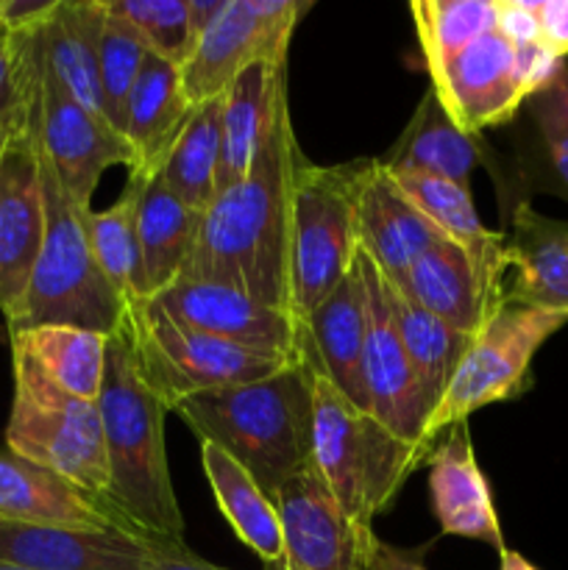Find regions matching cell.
I'll list each match as a JSON object with an SVG mask.
<instances>
[{"label":"cell","mask_w":568,"mask_h":570,"mask_svg":"<svg viewBox=\"0 0 568 570\" xmlns=\"http://www.w3.org/2000/svg\"><path fill=\"white\" fill-rule=\"evenodd\" d=\"M284 560L298 570H368L379 538L340 507L321 471L306 465L273 499Z\"/></svg>","instance_id":"14"},{"label":"cell","mask_w":568,"mask_h":570,"mask_svg":"<svg viewBox=\"0 0 568 570\" xmlns=\"http://www.w3.org/2000/svg\"><path fill=\"white\" fill-rule=\"evenodd\" d=\"M42 26L20 33L28 53V117L61 187L87 209L106 167L126 165L128 173L137 170V150L104 115L72 98L53 76L45 59Z\"/></svg>","instance_id":"9"},{"label":"cell","mask_w":568,"mask_h":570,"mask_svg":"<svg viewBox=\"0 0 568 570\" xmlns=\"http://www.w3.org/2000/svg\"><path fill=\"white\" fill-rule=\"evenodd\" d=\"M566 323L568 315L507 301L473 337L460 371L429 417L427 438L434 443L445 429L466 423L477 410L527 393L532 384L535 354Z\"/></svg>","instance_id":"11"},{"label":"cell","mask_w":568,"mask_h":570,"mask_svg":"<svg viewBox=\"0 0 568 570\" xmlns=\"http://www.w3.org/2000/svg\"><path fill=\"white\" fill-rule=\"evenodd\" d=\"M150 301L182 326L198 328L223 343L282 360H301L304 323L290 312L251 298L243 289L178 276Z\"/></svg>","instance_id":"15"},{"label":"cell","mask_w":568,"mask_h":570,"mask_svg":"<svg viewBox=\"0 0 568 570\" xmlns=\"http://www.w3.org/2000/svg\"><path fill=\"white\" fill-rule=\"evenodd\" d=\"M371 159L312 165L301 156L290 198V315L306 321L354 265L356 193Z\"/></svg>","instance_id":"6"},{"label":"cell","mask_w":568,"mask_h":570,"mask_svg":"<svg viewBox=\"0 0 568 570\" xmlns=\"http://www.w3.org/2000/svg\"><path fill=\"white\" fill-rule=\"evenodd\" d=\"M143 570H226V568L212 566V562L200 560L198 554H193V551L187 549V551H178V554H170V557H159V560H154Z\"/></svg>","instance_id":"44"},{"label":"cell","mask_w":568,"mask_h":570,"mask_svg":"<svg viewBox=\"0 0 568 570\" xmlns=\"http://www.w3.org/2000/svg\"><path fill=\"white\" fill-rule=\"evenodd\" d=\"M14 134H17V131H11V128L0 126V165H3L6 150H9V145H11V139H14Z\"/></svg>","instance_id":"46"},{"label":"cell","mask_w":568,"mask_h":570,"mask_svg":"<svg viewBox=\"0 0 568 570\" xmlns=\"http://www.w3.org/2000/svg\"><path fill=\"white\" fill-rule=\"evenodd\" d=\"M28 117V53L20 33L0 28V126L22 131Z\"/></svg>","instance_id":"39"},{"label":"cell","mask_w":568,"mask_h":570,"mask_svg":"<svg viewBox=\"0 0 568 570\" xmlns=\"http://www.w3.org/2000/svg\"><path fill=\"white\" fill-rule=\"evenodd\" d=\"M427 465L429 501L443 534L479 540L496 551H505V534L490 499L488 479L473 454L468 423H457L434 440Z\"/></svg>","instance_id":"19"},{"label":"cell","mask_w":568,"mask_h":570,"mask_svg":"<svg viewBox=\"0 0 568 570\" xmlns=\"http://www.w3.org/2000/svg\"><path fill=\"white\" fill-rule=\"evenodd\" d=\"M173 412L200 443L237 460L271 501L312 465V390L301 360L259 382L189 395Z\"/></svg>","instance_id":"3"},{"label":"cell","mask_w":568,"mask_h":570,"mask_svg":"<svg viewBox=\"0 0 568 570\" xmlns=\"http://www.w3.org/2000/svg\"><path fill=\"white\" fill-rule=\"evenodd\" d=\"M45 237L42 184L28 122L14 134L0 165V312L17 321Z\"/></svg>","instance_id":"18"},{"label":"cell","mask_w":568,"mask_h":570,"mask_svg":"<svg viewBox=\"0 0 568 570\" xmlns=\"http://www.w3.org/2000/svg\"><path fill=\"white\" fill-rule=\"evenodd\" d=\"M523 109L535 128V156L540 159V184L568 200V67L535 89Z\"/></svg>","instance_id":"36"},{"label":"cell","mask_w":568,"mask_h":570,"mask_svg":"<svg viewBox=\"0 0 568 570\" xmlns=\"http://www.w3.org/2000/svg\"><path fill=\"white\" fill-rule=\"evenodd\" d=\"M0 570H28V568H20V566H9V562H0Z\"/></svg>","instance_id":"48"},{"label":"cell","mask_w":568,"mask_h":570,"mask_svg":"<svg viewBox=\"0 0 568 570\" xmlns=\"http://www.w3.org/2000/svg\"><path fill=\"white\" fill-rule=\"evenodd\" d=\"M59 0H0V28L6 33L33 31L53 14Z\"/></svg>","instance_id":"41"},{"label":"cell","mask_w":568,"mask_h":570,"mask_svg":"<svg viewBox=\"0 0 568 570\" xmlns=\"http://www.w3.org/2000/svg\"><path fill=\"white\" fill-rule=\"evenodd\" d=\"M37 148L39 184H42L45 237L33 265L31 284L9 334L39 326H76L98 332L104 337L120 332L126 317V301L111 287L109 278L95 262L84 232V212L61 187L53 165L39 145L31 117H26Z\"/></svg>","instance_id":"4"},{"label":"cell","mask_w":568,"mask_h":570,"mask_svg":"<svg viewBox=\"0 0 568 570\" xmlns=\"http://www.w3.org/2000/svg\"><path fill=\"white\" fill-rule=\"evenodd\" d=\"M482 156L484 150L479 137L462 131L443 109L434 89L429 87L412 120L401 131L399 142L379 161L393 173H423V176L468 184Z\"/></svg>","instance_id":"25"},{"label":"cell","mask_w":568,"mask_h":570,"mask_svg":"<svg viewBox=\"0 0 568 570\" xmlns=\"http://www.w3.org/2000/svg\"><path fill=\"white\" fill-rule=\"evenodd\" d=\"M204 215L189 209L161 181L159 170L150 173L143 187L137 215L139 256H143L145 298H156L170 287L187 267L198 239Z\"/></svg>","instance_id":"28"},{"label":"cell","mask_w":568,"mask_h":570,"mask_svg":"<svg viewBox=\"0 0 568 570\" xmlns=\"http://www.w3.org/2000/svg\"><path fill=\"white\" fill-rule=\"evenodd\" d=\"M200 462L209 479L217 510L228 521L239 540L259 557L265 566L284 560L282 527L273 501L262 493L256 479L237 460L212 443H200Z\"/></svg>","instance_id":"30"},{"label":"cell","mask_w":568,"mask_h":570,"mask_svg":"<svg viewBox=\"0 0 568 570\" xmlns=\"http://www.w3.org/2000/svg\"><path fill=\"white\" fill-rule=\"evenodd\" d=\"M106 22L104 0H59L42 26L45 59L67 92L87 109L100 111L98 56Z\"/></svg>","instance_id":"29"},{"label":"cell","mask_w":568,"mask_h":570,"mask_svg":"<svg viewBox=\"0 0 568 570\" xmlns=\"http://www.w3.org/2000/svg\"><path fill=\"white\" fill-rule=\"evenodd\" d=\"M507 273L510 259H473L443 237L412 262L399 284L445 326L477 337L507 304Z\"/></svg>","instance_id":"17"},{"label":"cell","mask_w":568,"mask_h":570,"mask_svg":"<svg viewBox=\"0 0 568 570\" xmlns=\"http://www.w3.org/2000/svg\"><path fill=\"white\" fill-rule=\"evenodd\" d=\"M187 543L150 540L120 527H31L0 521V562L28 570H143Z\"/></svg>","instance_id":"16"},{"label":"cell","mask_w":568,"mask_h":570,"mask_svg":"<svg viewBox=\"0 0 568 570\" xmlns=\"http://www.w3.org/2000/svg\"><path fill=\"white\" fill-rule=\"evenodd\" d=\"M443 234L412 206L382 161L371 159L356 193V243L379 271L399 282Z\"/></svg>","instance_id":"20"},{"label":"cell","mask_w":568,"mask_h":570,"mask_svg":"<svg viewBox=\"0 0 568 570\" xmlns=\"http://www.w3.org/2000/svg\"><path fill=\"white\" fill-rule=\"evenodd\" d=\"M11 399L6 451L59 473L106 501V449L98 404L56 387L20 348H11Z\"/></svg>","instance_id":"8"},{"label":"cell","mask_w":568,"mask_h":570,"mask_svg":"<svg viewBox=\"0 0 568 570\" xmlns=\"http://www.w3.org/2000/svg\"><path fill=\"white\" fill-rule=\"evenodd\" d=\"M310 6V0H228L182 67L189 104L221 98L256 61H287L290 37Z\"/></svg>","instance_id":"12"},{"label":"cell","mask_w":568,"mask_h":570,"mask_svg":"<svg viewBox=\"0 0 568 570\" xmlns=\"http://www.w3.org/2000/svg\"><path fill=\"white\" fill-rule=\"evenodd\" d=\"M287 104V61H256L223 92V150L217 195L237 184L267 142Z\"/></svg>","instance_id":"24"},{"label":"cell","mask_w":568,"mask_h":570,"mask_svg":"<svg viewBox=\"0 0 568 570\" xmlns=\"http://www.w3.org/2000/svg\"><path fill=\"white\" fill-rule=\"evenodd\" d=\"M9 343L11 348H20L56 387L98 404L109 337L76 326H39L9 334Z\"/></svg>","instance_id":"31"},{"label":"cell","mask_w":568,"mask_h":570,"mask_svg":"<svg viewBox=\"0 0 568 570\" xmlns=\"http://www.w3.org/2000/svg\"><path fill=\"white\" fill-rule=\"evenodd\" d=\"M505 239L512 273L507 301L568 315V220H551L521 200Z\"/></svg>","instance_id":"23"},{"label":"cell","mask_w":568,"mask_h":570,"mask_svg":"<svg viewBox=\"0 0 568 570\" xmlns=\"http://www.w3.org/2000/svg\"><path fill=\"white\" fill-rule=\"evenodd\" d=\"M354 265L365 287V354H362V384H365L368 412L388 432L410 445H427L429 406L423 401L421 384L404 354L393 315H390L384 276L376 262L356 248Z\"/></svg>","instance_id":"13"},{"label":"cell","mask_w":568,"mask_h":570,"mask_svg":"<svg viewBox=\"0 0 568 570\" xmlns=\"http://www.w3.org/2000/svg\"><path fill=\"white\" fill-rule=\"evenodd\" d=\"M0 521L31 527L131 529L104 499L11 451H0Z\"/></svg>","instance_id":"22"},{"label":"cell","mask_w":568,"mask_h":570,"mask_svg":"<svg viewBox=\"0 0 568 570\" xmlns=\"http://www.w3.org/2000/svg\"><path fill=\"white\" fill-rule=\"evenodd\" d=\"M368 570H427V566H423L415 551L395 549V546L379 540Z\"/></svg>","instance_id":"42"},{"label":"cell","mask_w":568,"mask_h":570,"mask_svg":"<svg viewBox=\"0 0 568 570\" xmlns=\"http://www.w3.org/2000/svg\"><path fill=\"white\" fill-rule=\"evenodd\" d=\"M499 570H538L527 557H521L518 551L505 549L499 551Z\"/></svg>","instance_id":"45"},{"label":"cell","mask_w":568,"mask_h":570,"mask_svg":"<svg viewBox=\"0 0 568 570\" xmlns=\"http://www.w3.org/2000/svg\"><path fill=\"white\" fill-rule=\"evenodd\" d=\"M301 156L284 104L251 170L204 212L182 276L226 284L290 312V198Z\"/></svg>","instance_id":"1"},{"label":"cell","mask_w":568,"mask_h":570,"mask_svg":"<svg viewBox=\"0 0 568 570\" xmlns=\"http://www.w3.org/2000/svg\"><path fill=\"white\" fill-rule=\"evenodd\" d=\"M106 3V0H104ZM148 56L143 39L131 26L106 9L104 33H100L98 56V87H100V111L117 134L126 137L128 122V98L137 83L143 61Z\"/></svg>","instance_id":"37"},{"label":"cell","mask_w":568,"mask_h":570,"mask_svg":"<svg viewBox=\"0 0 568 570\" xmlns=\"http://www.w3.org/2000/svg\"><path fill=\"white\" fill-rule=\"evenodd\" d=\"M267 570H298V568H293L287 560H282V562H276V566H267Z\"/></svg>","instance_id":"47"},{"label":"cell","mask_w":568,"mask_h":570,"mask_svg":"<svg viewBox=\"0 0 568 570\" xmlns=\"http://www.w3.org/2000/svg\"><path fill=\"white\" fill-rule=\"evenodd\" d=\"M410 11L429 67L466 50L499 22V0H415Z\"/></svg>","instance_id":"35"},{"label":"cell","mask_w":568,"mask_h":570,"mask_svg":"<svg viewBox=\"0 0 568 570\" xmlns=\"http://www.w3.org/2000/svg\"><path fill=\"white\" fill-rule=\"evenodd\" d=\"M384 295H388L395 332H399L407 360H410L418 384H421L423 401L429 406V417H432L438 404L443 401L445 390H449L451 379L460 371L473 337H466V334L445 326L440 317L423 309L399 282L388 276H384Z\"/></svg>","instance_id":"27"},{"label":"cell","mask_w":568,"mask_h":570,"mask_svg":"<svg viewBox=\"0 0 568 570\" xmlns=\"http://www.w3.org/2000/svg\"><path fill=\"white\" fill-rule=\"evenodd\" d=\"M120 328L131 345L139 376L170 412L189 395L259 382L298 362L256 354L182 326L154 301H128Z\"/></svg>","instance_id":"7"},{"label":"cell","mask_w":568,"mask_h":570,"mask_svg":"<svg viewBox=\"0 0 568 570\" xmlns=\"http://www.w3.org/2000/svg\"><path fill=\"white\" fill-rule=\"evenodd\" d=\"M304 354L332 382L343 399L360 412H368L362 384V354H365V287L356 265L343 282L306 315ZM371 415V412H368Z\"/></svg>","instance_id":"21"},{"label":"cell","mask_w":568,"mask_h":570,"mask_svg":"<svg viewBox=\"0 0 568 570\" xmlns=\"http://www.w3.org/2000/svg\"><path fill=\"white\" fill-rule=\"evenodd\" d=\"M189 115L193 104L182 89V70L154 53L145 56L128 98L126 122V139L137 150V170L156 173L165 165Z\"/></svg>","instance_id":"26"},{"label":"cell","mask_w":568,"mask_h":570,"mask_svg":"<svg viewBox=\"0 0 568 570\" xmlns=\"http://www.w3.org/2000/svg\"><path fill=\"white\" fill-rule=\"evenodd\" d=\"M106 449V504L150 540L184 543V518L165 451L167 406L143 382L123 328L106 343L98 395Z\"/></svg>","instance_id":"2"},{"label":"cell","mask_w":568,"mask_h":570,"mask_svg":"<svg viewBox=\"0 0 568 570\" xmlns=\"http://www.w3.org/2000/svg\"><path fill=\"white\" fill-rule=\"evenodd\" d=\"M223 150V95L193 106L182 134L173 142L159 176L182 204L204 215L217 198V170Z\"/></svg>","instance_id":"33"},{"label":"cell","mask_w":568,"mask_h":570,"mask_svg":"<svg viewBox=\"0 0 568 570\" xmlns=\"http://www.w3.org/2000/svg\"><path fill=\"white\" fill-rule=\"evenodd\" d=\"M560 65L562 59L543 45H516L493 28L457 56L429 67V76L451 120L479 137L484 128L510 122Z\"/></svg>","instance_id":"10"},{"label":"cell","mask_w":568,"mask_h":570,"mask_svg":"<svg viewBox=\"0 0 568 570\" xmlns=\"http://www.w3.org/2000/svg\"><path fill=\"white\" fill-rule=\"evenodd\" d=\"M228 0H189V28H193V39L198 42L200 33L212 26L217 14L223 11Z\"/></svg>","instance_id":"43"},{"label":"cell","mask_w":568,"mask_h":570,"mask_svg":"<svg viewBox=\"0 0 568 570\" xmlns=\"http://www.w3.org/2000/svg\"><path fill=\"white\" fill-rule=\"evenodd\" d=\"M538 37L557 59L568 56V0H532Z\"/></svg>","instance_id":"40"},{"label":"cell","mask_w":568,"mask_h":570,"mask_svg":"<svg viewBox=\"0 0 568 570\" xmlns=\"http://www.w3.org/2000/svg\"><path fill=\"white\" fill-rule=\"evenodd\" d=\"M388 173L399 184L401 193L412 200V206L445 239L466 248L473 259H507L505 232H490L482 226L477 209H473L468 184H457L440 176H423V173Z\"/></svg>","instance_id":"34"},{"label":"cell","mask_w":568,"mask_h":570,"mask_svg":"<svg viewBox=\"0 0 568 570\" xmlns=\"http://www.w3.org/2000/svg\"><path fill=\"white\" fill-rule=\"evenodd\" d=\"M150 173H128L126 189L120 198L104 212H84V232H87L89 248L95 262L109 278L111 287L123 295V301H148L143 282V256H139L137 215L143 187Z\"/></svg>","instance_id":"32"},{"label":"cell","mask_w":568,"mask_h":570,"mask_svg":"<svg viewBox=\"0 0 568 570\" xmlns=\"http://www.w3.org/2000/svg\"><path fill=\"white\" fill-rule=\"evenodd\" d=\"M301 362L312 390V462L340 507L356 523L373 527L432 449L404 443L376 417L356 410L317 371L304 345Z\"/></svg>","instance_id":"5"},{"label":"cell","mask_w":568,"mask_h":570,"mask_svg":"<svg viewBox=\"0 0 568 570\" xmlns=\"http://www.w3.org/2000/svg\"><path fill=\"white\" fill-rule=\"evenodd\" d=\"M106 9L137 31L148 53L170 61L178 70L193 53L189 0H106Z\"/></svg>","instance_id":"38"}]
</instances>
